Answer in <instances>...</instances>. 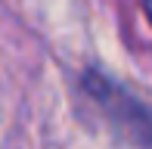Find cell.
Instances as JSON below:
<instances>
[{
    "label": "cell",
    "instance_id": "cell-1",
    "mask_svg": "<svg viewBox=\"0 0 152 149\" xmlns=\"http://www.w3.org/2000/svg\"><path fill=\"white\" fill-rule=\"evenodd\" d=\"M146 12H149V19H152V0H146Z\"/></svg>",
    "mask_w": 152,
    "mask_h": 149
}]
</instances>
